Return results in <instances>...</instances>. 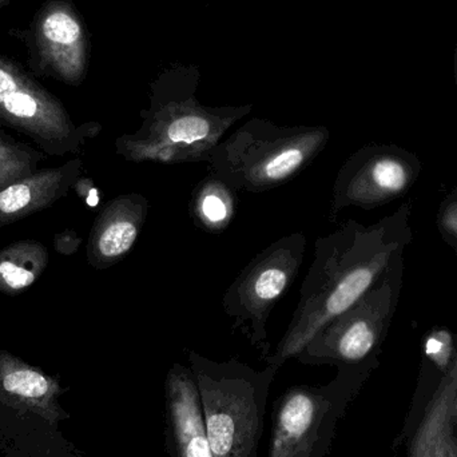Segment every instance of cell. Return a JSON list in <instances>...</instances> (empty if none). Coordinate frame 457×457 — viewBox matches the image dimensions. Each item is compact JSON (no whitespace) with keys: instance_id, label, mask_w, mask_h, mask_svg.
I'll return each instance as SVG.
<instances>
[{"instance_id":"obj_1","label":"cell","mask_w":457,"mask_h":457,"mask_svg":"<svg viewBox=\"0 0 457 457\" xmlns=\"http://www.w3.org/2000/svg\"><path fill=\"white\" fill-rule=\"evenodd\" d=\"M412 203L372 225L348 220L314 242V255L300 289L287 332L263 360L278 372L333 319L348 311L375 287L412 242Z\"/></svg>"},{"instance_id":"obj_2","label":"cell","mask_w":457,"mask_h":457,"mask_svg":"<svg viewBox=\"0 0 457 457\" xmlns=\"http://www.w3.org/2000/svg\"><path fill=\"white\" fill-rule=\"evenodd\" d=\"M214 457H258L269 392L277 372L238 359L214 361L187 349Z\"/></svg>"},{"instance_id":"obj_3","label":"cell","mask_w":457,"mask_h":457,"mask_svg":"<svg viewBox=\"0 0 457 457\" xmlns=\"http://www.w3.org/2000/svg\"><path fill=\"white\" fill-rule=\"evenodd\" d=\"M329 139L325 126L279 128L252 120L222 139L208 165L237 192L261 195L300 176Z\"/></svg>"},{"instance_id":"obj_4","label":"cell","mask_w":457,"mask_h":457,"mask_svg":"<svg viewBox=\"0 0 457 457\" xmlns=\"http://www.w3.org/2000/svg\"><path fill=\"white\" fill-rule=\"evenodd\" d=\"M250 107H204L192 96H160L142 112L136 133L115 139V152L131 163H209L228 129Z\"/></svg>"},{"instance_id":"obj_5","label":"cell","mask_w":457,"mask_h":457,"mask_svg":"<svg viewBox=\"0 0 457 457\" xmlns=\"http://www.w3.org/2000/svg\"><path fill=\"white\" fill-rule=\"evenodd\" d=\"M380 362L337 368L322 386H289L274 403L266 457H327L338 423Z\"/></svg>"},{"instance_id":"obj_6","label":"cell","mask_w":457,"mask_h":457,"mask_svg":"<svg viewBox=\"0 0 457 457\" xmlns=\"http://www.w3.org/2000/svg\"><path fill=\"white\" fill-rule=\"evenodd\" d=\"M404 262V255H400L375 287L306 344L297 361L336 368L378 362L399 306Z\"/></svg>"},{"instance_id":"obj_7","label":"cell","mask_w":457,"mask_h":457,"mask_svg":"<svg viewBox=\"0 0 457 457\" xmlns=\"http://www.w3.org/2000/svg\"><path fill=\"white\" fill-rule=\"evenodd\" d=\"M305 234L295 231L261 250L239 271L222 298V308L233 319L231 332H239L263 361L270 356L268 321L300 273L306 253Z\"/></svg>"},{"instance_id":"obj_8","label":"cell","mask_w":457,"mask_h":457,"mask_svg":"<svg viewBox=\"0 0 457 457\" xmlns=\"http://www.w3.org/2000/svg\"><path fill=\"white\" fill-rule=\"evenodd\" d=\"M0 128L27 137L50 157L78 154L102 130L98 122L75 125L58 98L2 58Z\"/></svg>"},{"instance_id":"obj_9","label":"cell","mask_w":457,"mask_h":457,"mask_svg":"<svg viewBox=\"0 0 457 457\" xmlns=\"http://www.w3.org/2000/svg\"><path fill=\"white\" fill-rule=\"evenodd\" d=\"M423 163L395 144H370L354 152L338 170L330 200V220L349 208L372 211L407 195L420 179Z\"/></svg>"},{"instance_id":"obj_10","label":"cell","mask_w":457,"mask_h":457,"mask_svg":"<svg viewBox=\"0 0 457 457\" xmlns=\"http://www.w3.org/2000/svg\"><path fill=\"white\" fill-rule=\"evenodd\" d=\"M165 445L169 457H214L195 373L181 362L166 375Z\"/></svg>"},{"instance_id":"obj_11","label":"cell","mask_w":457,"mask_h":457,"mask_svg":"<svg viewBox=\"0 0 457 457\" xmlns=\"http://www.w3.org/2000/svg\"><path fill=\"white\" fill-rule=\"evenodd\" d=\"M149 201L138 193L118 195L102 206L86 246L88 265L112 268L133 250L149 216Z\"/></svg>"},{"instance_id":"obj_12","label":"cell","mask_w":457,"mask_h":457,"mask_svg":"<svg viewBox=\"0 0 457 457\" xmlns=\"http://www.w3.org/2000/svg\"><path fill=\"white\" fill-rule=\"evenodd\" d=\"M67 391L59 376L48 375L4 349L0 351V404L34 411L51 423L59 424L71 418L59 403Z\"/></svg>"},{"instance_id":"obj_13","label":"cell","mask_w":457,"mask_h":457,"mask_svg":"<svg viewBox=\"0 0 457 457\" xmlns=\"http://www.w3.org/2000/svg\"><path fill=\"white\" fill-rule=\"evenodd\" d=\"M82 171V161L74 158L58 168L37 169L0 190V228L51 208L69 195Z\"/></svg>"},{"instance_id":"obj_14","label":"cell","mask_w":457,"mask_h":457,"mask_svg":"<svg viewBox=\"0 0 457 457\" xmlns=\"http://www.w3.org/2000/svg\"><path fill=\"white\" fill-rule=\"evenodd\" d=\"M51 423L34 411L0 404V455L3 457H86Z\"/></svg>"},{"instance_id":"obj_15","label":"cell","mask_w":457,"mask_h":457,"mask_svg":"<svg viewBox=\"0 0 457 457\" xmlns=\"http://www.w3.org/2000/svg\"><path fill=\"white\" fill-rule=\"evenodd\" d=\"M43 61L64 82H80L85 74L86 48L82 24L67 5L54 4L43 12L37 26Z\"/></svg>"},{"instance_id":"obj_16","label":"cell","mask_w":457,"mask_h":457,"mask_svg":"<svg viewBox=\"0 0 457 457\" xmlns=\"http://www.w3.org/2000/svg\"><path fill=\"white\" fill-rule=\"evenodd\" d=\"M457 388L455 367L440 376L408 445V457H457V429L451 418Z\"/></svg>"},{"instance_id":"obj_17","label":"cell","mask_w":457,"mask_h":457,"mask_svg":"<svg viewBox=\"0 0 457 457\" xmlns=\"http://www.w3.org/2000/svg\"><path fill=\"white\" fill-rule=\"evenodd\" d=\"M237 206V190L209 171L193 190L189 213L195 228L205 233L221 234L233 222Z\"/></svg>"},{"instance_id":"obj_18","label":"cell","mask_w":457,"mask_h":457,"mask_svg":"<svg viewBox=\"0 0 457 457\" xmlns=\"http://www.w3.org/2000/svg\"><path fill=\"white\" fill-rule=\"evenodd\" d=\"M47 247L35 239H21L0 250V293L21 295L35 284L48 265Z\"/></svg>"},{"instance_id":"obj_19","label":"cell","mask_w":457,"mask_h":457,"mask_svg":"<svg viewBox=\"0 0 457 457\" xmlns=\"http://www.w3.org/2000/svg\"><path fill=\"white\" fill-rule=\"evenodd\" d=\"M45 153L21 144L0 131V190L35 173L45 161Z\"/></svg>"},{"instance_id":"obj_20","label":"cell","mask_w":457,"mask_h":457,"mask_svg":"<svg viewBox=\"0 0 457 457\" xmlns=\"http://www.w3.org/2000/svg\"><path fill=\"white\" fill-rule=\"evenodd\" d=\"M423 361L440 376L447 375L457 362V333L445 327H434L423 338Z\"/></svg>"},{"instance_id":"obj_21","label":"cell","mask_w":457,"mask_h":457,"mask_svg":"<svg viewBox=\"0 0 457 457\" xmlns=\"http://www.w3.org/2000/svg\"><path fill=\"white\" fill-rule=\"evenodd\" d=\"M436 227L443 241L457 254V200L448 195L440 204Z\"/></svg>"},{"instance_id":"obj_22","label":"cell","mask_w":457,"mask_h":457,"mask_svg":"<svg viewBox=\"0 0 457 457\" xmlns=\"http://www.w3.org/2000/svg\"><path fill=\"white\" fill-rule=\"evenodd\" d=\"M72 192L82 200V203L91 211H96L101 204V193L96 182L90 177L80 176L72 187Z\"/></svg>"},{"instance_id":"obj_23","label":"cell","mask_w":457,"mask_h":457,"mask_svg":"<svg viewBox=\"0 0 457 457\" xmlns=\"http://www.w3.org/2000/svg\"><path fill=\"white\" fill-rule=\"evenodd\" d=\"M82 237L72 228H66V230L61 231L54 237V249L62 255L75 254L82 246Z\"/></svg>"},{"instance_id":"obj_24","label":"cell","mask_w":457,"mask_h":457,"mask_svg":"<svg viewBox=\"0 0 457 457\" xmlns=\"http://www.w3.org/2000/svg\"><path fill=\"white\" fill-rule=\"evenodd\" d=\"M451 418H453V426L457 429V388L455 392V396H453V410H451Z\"/></svg>"},{"instance_id":"obj_25","label":"cell","mask_w":457,"mask_h":457,"mask_svg":"<svg viewBox=\"0 0 457 457\" xmlns=\"http://www.w3.org/2000/svg\"><path fill=\"white\" fill-rule=\"evenodd\" d=\"M455 78H456V87H457V46H456V53H455Z\"/></svg>"},{"instance_id":"obj_26","label":"cell","mask_w":457,"mask_h":457,"mask_svg":"<svg viewBox=\"0 0 457 457\" xmlns=\"http://www.w3.org/2000/svg\"><path fill=\"white\" fill-rule=\"evenodd\" d=\"M450 195H453V197H455L457 200V187L453 190V192L450 193Z\"/></svg>"},{"instance_id":"obj_27","label":"cell","mask_w":457,"mask_h":457,"mask_svg":"<svg viewBox=\"0 0 457 457\" xmlns=\"http://www.w3.org/2000/svg\"><path fill=\"white\" fill-rule=\"evenodd\" d=\"M3 2H5V0H0V4H2Z\"/></svg>"}]
</instances>
